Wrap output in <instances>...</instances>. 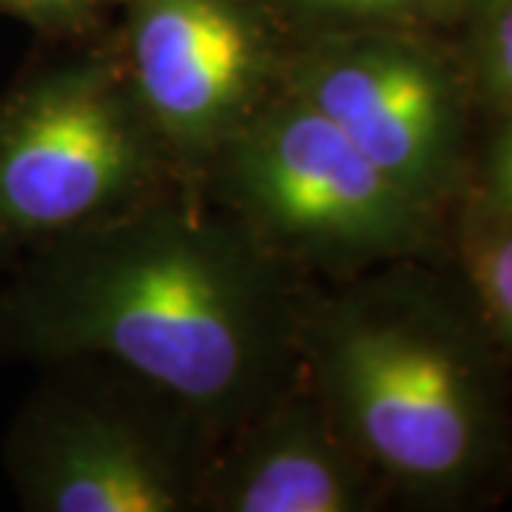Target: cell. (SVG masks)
<instances>
[{
    "label": "cell",
    "mask_w": 512,
    "mask_h": 512,
    "mask_svg": "<svg viewBox=\"0 0 512 512\" xmlns=\"http://www.w3.org/2000/svg\"><path fill=\"white\" fill-rule=\"evenodd\" d=\"M60 242L6 299L9 342L103 356L208 416L254 393L279 325L265 276L234 234L185 211H148Z\"/></svg>",
    "instance_id": "cell-1"
},
{
    "label": "cell",
    "mask_w": 512,
    "mask_h": 512,
    "mask_svg": "<svg viewBox=\"0 0 512 512\" xmlns=\"http://www.w3.org/2000/svg\"><path fill=\"white\" fill-rule=\"evenodd\" d=\"M157 143L123 63H66L20 83L0 100V251L123 214Z\"/></svg>",
    "instance_id": "cell-2"
},
{
    "label": "cell",
    "mask_w": 512,
    "mask_h": 512,
    "mask_svg": "<svg viewBox=\"0 0 512 512\" xmlns=\"http://www.w3.org/2000/svg\"><path fill=\"white\" fill-rule=\"evenodd\" d=\"M325 387L345 436L390 476L447 484L476 458L481 407L467 362L413 319L345 316L328 339Z\"/></svg>",
    "instance_id": "cell-3"
},
{
    "label": "cell",
    "mask_w": 512,
    "mask_h": 512,
    "mask_svg": "<svg viewBox=\"0 0 512 512\" xmlns=\"http://www.w3.org/2000/svg\"><path fill=\"white\" fill-rule=\"evenodd\" d=\"M228 148L239 205L274 237L325 254H393L419 237L421 202L293 92Z\"/></svg>",
    "instance_id": "cell-4"
},
{
    "label": "cell",
    "mask_w": 512,
    "mask_h": 512,
    "mask_svg": "<svg viewBox=\"0 0 512 512\" xmlns=\"http://www.w3.org/2000/svg\"><path fill=\"white\" fill-rule=\"evenodd\" d=\"M123 69L160 143L208 154L259 111L271 40L248 0H134Z\"/></svg>",
    "instance_id": "cell-5"
},
{
    "label": "cell",
    "mask_w": 512,
    "mask_h": 512,
    "mask_svg": "<svg viewBox=\"0 0 512 512\" xmlns=\"http://www.w3.org/2000/svg\"><path fill=\"white\" fill-rule=\"evenodd\" d=\"M311 103L410 197L424 202L456 151V97L441 66L393 37L325 43L293 69Z\"/></svg>",
    "instance_id": "cell-6"
},
{
    "label": "cell",
    "mask_w": 512,
    "mask_h": 512,
    "mask_svg": "<svg viewBox=\"0 0 512 512\" xmlns=\"http://www.w3.org/2000/svg\"><path fill=\"white\" fill-rule=\"evenodd\" d=\"M23 490L37 510L174 512L188 501L180 467L126 421L66 413L26 450Z\"/></svg>",
    "instance_id": "cell-7"
},
{
    "label": "cell",
    "mask_w": 512,
    "mask_h": 512,
    "mask_svg": "<svg viewBox=\"0 0 512 512\" xmlns=\"http://www.w3.org/2000/svg\"><path fill=\"white\" fill-rule=\"evenodd\" d=\"M359 504L362 478L345 436L308 399L265 421L214 484V507L228 512H350Z\"/></svg>",
    "instance_id": "cell-8"
},
{
    "label": "cell",
    "mask_w": 512,
    "mask_h": 512,
    "mask_svg": "<svg viewBox=\"0 0 512 512\" xmlns=\"http://www.w3.org/2000/svg\"><path fill=\"white\" fill-rule=\"evenodd\" d=\"M473 245V279L498 325L512 339V220Z\"/></svg>",
    "instance_id": "cell-9"
},
{
    "label": "cell",
    "mask_w": 512,
    "mask_h": 512,
    "mask_svg": "<svg viewBox=\"0 0 512 512\" xmlns=\"http://www.w3.org/2000/svg\"><path fill=\"white\" fill-rule=\"evenodd\" d=\"M484 77L487 89L512 106V0H504L495 12L484 43Z\"/></svg>",
    "instance_id": "cell-10"
},
{
    "label": "cell",
    "mask_w": 512,
    "mask_h": 512,
    "mask_svg": "<svg viewBox=\"0 0 512 512\" xmlns=\"http://www.w3.org/2000/svg\"><path fill=\"white\" fill-rule=\"evenodd\" d=\"M94 6V0H0V12L35 23H74Z\"/></svg>",
    "instance_id": "cell-11"
},
{
    "label": "cell",
    "mask_w": 512,
    "mask_h": 512,
    "mask_svg": "<svg viewBox=\"0 0 512 512\" xmlns=\"http://www.w3.org/2000/svg\"><path fill=\"white\" fill-rule=\"evenodd\" d=\"M493 200L498 205V211L512 220V120L510 126L504 128L498 146L493 154Z\"/></svg>",
    "instance_id": "cell-12"
},
{
    "label": "cell",
    "mask_w": 512,
    "mask_h": 512,
    "mask_svg": "<svg viewBox=\"0 0 512 512\" xmlns=\"http://www.w3.org/2000/svg\"><path fill=\"white\" fill-rule=\"evenodd\" d=\"M305 3L325 12H339V15L384 18V15H399L410 0H305Z\"/></svg>",
    "instance_id": "cell-13"
},
{
    "label": "cell",
    "mask_w": 512,
    "mask_h": 512,
    "mask_svg": "<svg viewBox=\"0 0 512 512\" xmlns=\"http://www.w3.org/2000/svg\"><path fill=\"white\" fill-rule=\"evenodd\" d=\"M430 3H436V6H456V3H464V0H430Z\"/></svg>",
    "instance_id": "cell-14"
}]
</instances>
